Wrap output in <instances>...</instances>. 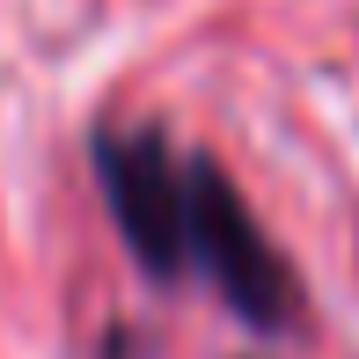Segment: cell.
Wrapping results in <instances>:
<instances>
[{"mask_svg": "<svg viewBox=\"0 0 359 359\" xmlns=\"http://www.w3.org/2000/svg\"><path fill=\"white\" fill-rule=\"evenodd\" d=\"M88 161L140 271L184 279L191 271V154H176L161 125H103L88 140Z\"/></svg>", "mask_w": 359, "mask_h": 359, "instance_id": "cell-1", "label": "cell"}, {"mask_svg": "<svg viewBox=\"0 0 359 359\" xmlns=\"http://www.w3.org/2000/svg\"><path fill=\"white\" fill-rule=\"evenodd\" d=\"M191 271H205L213 293L250 330H293L301 316V279L279 257V242L257 227L250 198L227 184L213 154H191Z\"/></svg>", "mask_w": 359, "mask_h": 359, "instance_id": "cell-2", "label": "cell"}]
</instances>
